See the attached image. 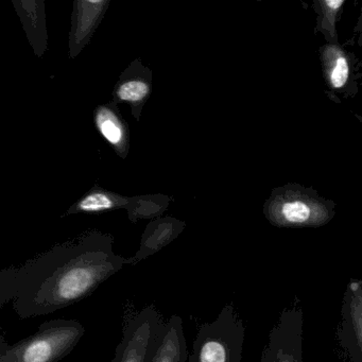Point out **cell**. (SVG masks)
<instances>
[{
  "label": "cell",
  "mask_w": 362,
  "mask_h": 362,
  "mask_svg": "<svg viewBox=\"0 0 362 362\" xmlns=\"http://www.w3.org/2000/svg\"><path fill=\"white\" fill-rule=\"evenodd\" d=\"M173 199L166 194H146V196L129 197L126 211L132 223L141 220H154L162 217Z\"/></svg>",
  "instance_id": "obj_14"
},
{
  "label": "cell",
  "mask_w": 362,
  "mask_h": 362,
  "mask_svg": "<svg viewBox=\"0 0 362 362\" xmlns=\"http://www.w3.org/2000/svg\"><path fill=\"white\" fill-rule=\"evenodd\" d=\"M186 226L187 224L183 220L170 216L151 220L141 235L139 251L134 256L128 258L129 264L134 266L141 260L147 259L150 256L162 251L181 235Z\"/></svg>",
  "instance_id": "obj_11"
},
{
  "label": "cell",
  "mask_w": 362,
  "mask_h": 362,
  "mask_svg": "<svg viewBox=\"0 0 362 362\" xmlns=\"http://www.w3.org/2000/svg\"><path fill=\"white\" fill-rule=\"evenodd\" d=\"M110 0H75L69 37V56L77 58L90 44L109 9Z\"/></svg>",
  "instance_id": "obj_8"
},
{
  "label": "cell",
  "mask_w": 362,
  "mask_h": 362,
  "mask_svg": "<svg viewBox=\"0 0 362 362\" xmlns=\"http://www.w3.org/2000/svg\"><path fill=\"white\" fill-rule=\"evenodd\" d=\"M163 320L164 317L154 304L139 311L126 310L122 339L112 362H147L154 334Z\"/></svg>",
  "instance_id": "obj_6"
},
{
  "label": "cell",
  "mask_w": 362,
  "mask_h": 362,
  "mask_svg": "<svg viewBox=\"0 0 362 362\" xmlns=\"http://www.w3.org/2000/svg\"><path fill=\"white\" fill-rule=\"evenodd\" d=\"M360 326H362V324H361V323H360Z\"/></svg>",
  "instance_id": "obj_17"
},
{
  "label": "cell",
  "mask_w": 362,
  "mask_h": 362,
  "mask_svg": "<svg viewBox=\"0 0 362 362\" xmlns=\"http://www.w3.org/2000/svg\"><path fill=\"white\" fill-rule=\"evenodd\" d=\"M128 203L129 197L110 192L95 184L86 194L67 209L64 216L78 214L101 215L116 209H126Z\"/></svg>",
  "instance_id": "obj_13"
},
{
  "label": "cell",
  "mask_w": 362,
  "mask_h": 362,
  "mask_svg": "<svg viewBox=\"0 0 362 362\" xmlns=\"http://www.w3.org/2000/svg\"><path fill=\"white\" fill-rule=\"evenodd\" d=\"M94 124L99 134L109 144L110 147L122 160L130 152V129L124 120L118 105L113 100L96 107Z\"/></svg>",
  "instance_id": "obj_10"
},
{
  "label": "cell",
  "mask_w": 362,
  "mask_h": 362,
  "mask_svg": "<svg viewBox=\"0 0 362 362\" xmlns=\"http://www.w3.org/2000/svg\"><path fill=\"white\" fill-rule=\"evenodd\" d=\"M16 13L26 33L27 39L35 50V56L42 58L47 49L48 35L46 27L45 1L43 0H13Z\"/></svg>",
  "instance_id": "obj_12"
},
{
  "label": "cell",
  "mask_w": 362,
  "mask_h": 362,
  "mask_svg": "<svg viewBox=\"0 0 362 362\" xmlns=\"http://www.w3.org/2000/svg\"><path fill=\"white\" fill-rule=\"evenodd\" d=\"M239 336L232 309H223L213 323L200 326L188 362L238 361Z\"/></svg>",
  "instance_id": "obj_4"
},
{
  "label": "cell",
  "mask_w": 362,
  "mask_h": 362,
  "mask_svg": "<svg viewBox=\"0 0 362 362\" xmlns=\"http://www.w3.org/2000/svg\"><path fill=\"white\" fill-rule=\"evenodd\" d=\"M189 355L182 317L173 315L163 320L154 334L147 362H186Z\"/></svg>",
  "instance_id": "obj_9"
},
{
  "label": "cell",
  "mask_w": 362,
  "mask_h": 362,
  "mask_svg": "<svg viewBox=\"0 0 362 362\" xmlns=\"http://www.w3.org/2000/svg\"><path fill=\"white\" fill-rule=\"evenodd\" d=\"M86 327L77 320H48L33 336L14 345L0 341V362H59L74 351Z\"/></svg>",
  "instance_id": "obj_3"
},
{
  "label": "cell",
  "mask_w": 362,
  "mask_h": 362,
  "mask_svg": "<svg viewBox=\"0 0 362 362\" xmlns=\"http://www.w3.org/2000/svg\"><path fill=\"white\" fill-rule=\"evenodd\" d=\"M319 57L328 97L336 103L355 98L362 78V61L339 43L321 46Z\"/></svg>",
  "instance_id": "obj_5"
},
{
  "label": "cell",
  "mask_w": 362,
  "mask_h": 362,
  "mask_svg": "<svg viewBox=\"0 0 362 362\" xmlns=\"http://www.w3.org/2000/svg\"><path fill=\"white\" fill-rule=\"evenodd\" d=\"M353 35L356 40V44L362 50V8L357 23H356L355 27H354Z\"/></svg>",
  "instance_id": "obj_16"
},
{
  "label": "cell",
  "mask_w": 362,
  "mask_h": 362,
  "mask_svg": "<svg viewBox=\"0 0 362 362\" xmlns=\"http://www.w3.org/2000/svg\"><path fill=\"white\" fill-rule=\"evenodd\" d=\"M345 0H315L313 7L317 13L315 30L321 33L327 44H338L337 23L340 20Z\"/></svg>",
  "instance_id": "obj_15"
},
{
  "label": "cell",
  "mask_w": 362,
  "mask_h": 362,
  "mask_svg": "<svg viewBox=\"0 0 362 362\" xmlns=\"http://www.w3.org/2000/svg\"><path fill=\"white\" fill-rule=\"evenodd\" d=\"M268 221L279 228H317L336 215V203L315 188L288 183L273 188L264 205Z\"/></svg>",
  "instance_id": "obj_2"
},
{
  "label": "cell",
  "mask_w": 362,
  "mask_h": 362,
  "mask_svg": "<svg viewBox=\"0 0 362 362\" xmlns=\"http://www.w3.org/2000/svg\"><path fill=\"white\" fill-rule=\"evenodd\" d=\"M153 86V73L149 67L144 66L139 59L131 62L128 69L116 82L112 93V100L130 105L131 113L136 122L141 120L144 107L149 100Z\"/></svg>",
  "instance_id": "obj_7"
},
{
  "label": "cell",
  "mask_w": 362,
  "mask_h": 362,
  "mask_svg": "<svg viewBox=\"0 0 362 362\" xmlns=\"http://www.w3.org/2000/svg\"><path fill=\"white\" fill-rule=\"evenodd\" d=\"M113 245L112 235L90 230L12 267L16 315L23 320L50 315L92 296L129 264Z\"/></svg>",
  "instance_id": "obj_1"
}]
</instances>
